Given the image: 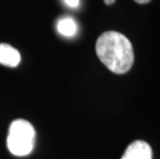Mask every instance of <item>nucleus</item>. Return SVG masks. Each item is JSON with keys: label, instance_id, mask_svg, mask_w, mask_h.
<instances>
[{"label": "nucleus", "instance_id": "obj_3", "mask_svg": "<svg viewBox=\"0 0 160 159\" xmlns=\"http://www.w3.org/2000/svg\"><path fill=\"white\" fill-rule=\"evenodd\" d=\"M121 159H152V148L144 141H135L127 147Z\"/></svg>", "mask_w": 160, "mask_h": 159}, {"label": "nucleus", "instance_id": "obj_2", "mask_svg": "<svg viewBox=\"0 0 160 159\" xmlns=\"http://www.w3.org/2000/svg\"><path fill=\"white\" fill-rule=\"evenodd\" d=\"M35 130L28 121L18 119L12 122L9 126L8 148L12 154L16 156H26L31 153L34 147Z\"/></svg>", "mask_w": 160, "mask_h": 159}, {"label": "nucleus", "instance_id": "obj_5", "mask_svg": "<svg viewBox=\"0 0 160 159\" xmlns=\"http://www.w3.org/2000/svg\"><path fill=\"white\" fill-rule=\"evenodd\" d=\"M57 30L61 35L71 37L77 32V23L69 17L60 19L57 23Z\"/></svg>", "mask_w": 160, "mask_h": 159}, {"label": "nucleus", "instance_id": "obj_6", "mask_svg": "<svg viewBox=\"0 0 160 159\" xmlns=\"http://www.w3.org/2000/svg\"><path fill=\"white\" fill-rule=\"evenodd\" d=\"M64 2L66 3L67 6H69V7H72V8L78 7L79 4H80V0H64Z\"/></svg>", "mask_w": 160, "mask_h": 159}, {"label": "nucleus", "instance_id": "obj_7", "mask_svg": "<svg viewBox=\"0 0 160 159\" xmlns=\"http://www.w3.org/2000/svg\"><path fill=\"white\" fill-rule=\"evenodd\" d=\"M137 3H139V4H145V3H148L150 2L151 0H134Z\"/></svg>", "mask_w": 160, "mask_h": 159}, {"label": "nucleus", "instance_id": "obj_4", "mask_svg": "<svg viewBox=\"0 0 160 159\" xmlns=\"http://www.w3.org/2000/svg\"><path fill=\"white\" fill-rule=\"evenodd\" d=\"M21 61L19 51L8 43H0V64L8 67H16Z\"/></svg>", "mask_w": 160, "mask_h": 159}, {"label": "nucleus", "instance_id": "obj_1", "mask_svg": "<svg viewBox=\"0 0 160 159\" xmlns=\"http://www.w3.org/2000/svg\"><path fill=\"white\" fill-rule=\"evenodd\" d=\"M96 54L107 68L117 74L126 73L134 61L132 45L127 37L117 31H107L97 38Z\"/></svg>", "mask_w": 160, "mask_h": 159}]
</instances>
